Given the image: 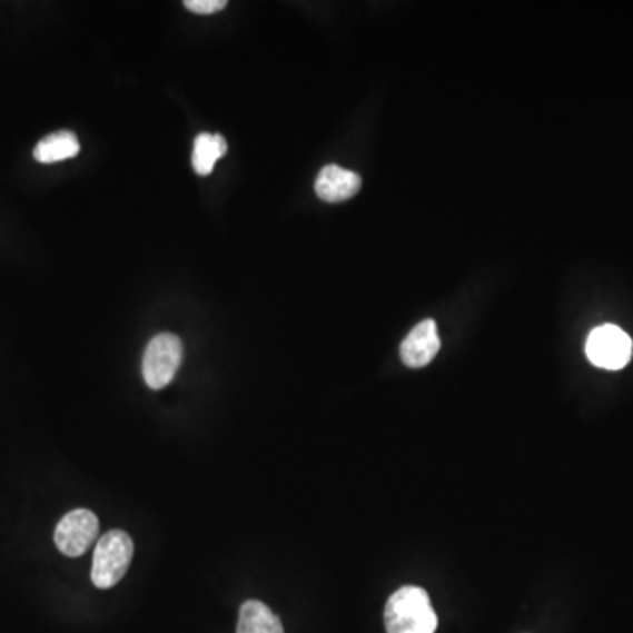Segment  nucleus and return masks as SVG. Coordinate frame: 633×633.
<instances>
[{
    "mask_svg": "<svg viewBox=\"0 0 633 633\" xmlns=\"http://www.w3.org/2000/svg\"><path fill=\"white\" fill-rule=\"evenodd\" d=\"M632 338L613 324L596 327L586 342V356L593 365L604 369H621L632 359Z\"/></svg>",
    "mask_w": 633,
    "mask_h": 633,
    "instance_id": "4",
    "label": "nucleus"
},
{
    "mask_svg": "<svg viewBox=\"0 0 633 633\" xmlns=\"http://www.w3.org/2000/svg\"><path fill=\"white\" fill-rule=\"evenodd\" d=\"M184 357V345L172 333H160L151 338L144 356V377L150 389H164L177 375Z\"/></svg>",
    "mask_w": 633,
    "mask_h": 633,
    "instance_id": "3",
    "label": "nucleus"
},
{
    "mask_svg": "<svg viewBox=\"0 0 633 633\" xmlns=\"http://www.w3.org/2000/svg\"><path fill=\"white\" fill-rule=\"evenodd\" d=\"M80 154V141L71 130H60L42 138L34 148V159L41 164H55L72 159Z\"/></svg>",
    "mask_w": 633,
    "mask_h": 633,
    "instance_id": "9",
    "label": "nucleus"
},
{
    "mask_svg": "<svg viewBox=\"0 0 633 633\" xmlns=\"http://www.w3.org/2000/svg\"><path fill=\"white\" fill-rule=\"evenodd\" d=\"M438 350H441V336H438L435 320L432 319L417 324L399 347L402 362L408 368H423L429 365Z\"/></svg>",
    "mask_w": 633,
    "mask_h": 633,
    "instance_id": "6",
    "label": "nucleus"
},
{
    "mask_svg": "<svg viewBox=\"0 0 633 633\" xmlns=\"http://www.w3.org/2000/svg\"><path fill=\"white\" fill-rule=\"evenodd\" d=\"M135 556V542L123 530H111L97 542L92 563V583L108 590L122 581Z\"/></svg>",
    "mask_w": 633,
    "mask_h": 633,
    "instance_id": "2",
    "label": "nucleus"
},
{
    "mask_svg": "<svg viewBox=\"0 0 633 633\" xmlns=\"http://www.w3.org/2000/svg\"><path fill=\"white\" fill-rule=\"evenodd\" d=\"M236 633H284L280 617L259 600H247L239 609Z\"/></svg>",
    "mask_w": 633,
    "mask_h": 633,
    "instance_id": "8",
    "label": "nucleus"
},
{
    "mask_svg": "<svg viewBox=\"0 0 633 633\" xmlns=\"http://www.w3.org/2000/svg\"><path fill=\"white\" fill-rule=\"evenodd\" d=\"M99 535V520L92 511L76 508L60 520L55 528V545L69 558H78L90 550Z\"/></svg>",
    "mask_w": 633,
    "mask_h": 633,
    "instance_id": "5",
    "label": "nucleus"
},
{
    "mask_svg": "<svg viewBox=\"0 0 633 633\" xmlns=\"http://www.w3.org/2000/svg\"><path fill=\"white\" fill-rule=\"evenodd\" d=\"M185 8L198 14H214L226 9V0H185Z\"/></svg>",
    "mask_w": 633,
    "mask_h": 633,
    "instance_id": "11",
    "label": "nucleus"
},
{
    "mask_svg": "<svg viewBox=\"0 0 633 633\" xmlns=\"http://www.w3.org/2000/svg\"><path fill=\"white\" fill-rule=\"evenodd\" d=\"M362 189V177L336 164H329L315 180V192L324 202H344Z\"/></svg>",
    "mask_w": 633,
    "mask_h": 633,
    "instance_id": "7",
    "label": "nucleus"
},
{
    "mask_svg": "<svg viewBox=\"0 0 633 633\" xmlns=\"http://www.w3.org/2000/svg\"><path fill=\"white\" fill-rule=\"evenodd\" d=\"M384 623L387 633H435L438 617L423 587L403 586L387 600Z\"/></svg>",
    "mask_w": 633,
    "mask_h": 633,
    "instance_id": "1",
    "label": "nucleus"
},
{
    "mask_svg": "<svg viewBox=\"0 0 633 633\" xmlns=\"http://www.w3.org/2000/svg\"><path fill=\"white\" fill-rule=\"evenodd\" d=\"M227 154V141L224 136L202 132L194 141L192 166L194 171L208 177L214 171L215 162Z\"/></svg>",
    "mask_w": 633,
    "mask_h": 633,
    "instance_id": "10",
    "label": "nucleus"
}]
</instances>
